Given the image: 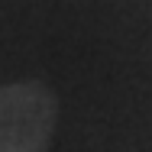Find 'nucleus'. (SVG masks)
I'll use <instances>...</instances> for the list:
<instances>
[{
	"label": "nucleus",
	"instance_id": "1",
	"mask_svg": "<svg viewBox=\"0 0 152 152\" xmlns=\"http://www.w3.org/2000/svg\"><path fill=\"white\" fill-rule=\"evenodd\" d=\"M58 100L39 81L0 88V152H49Z\"/></svg>",
	"mask_w": 152,
	"mask_h": 152
}]
</instances>
